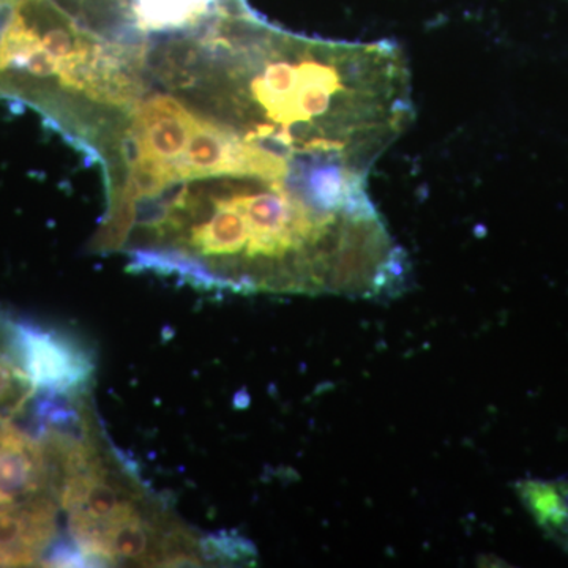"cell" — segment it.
Returning a JSON list of instances; mask_svg holds the SVG:
<instances>
[{
    "mask_svg": "<svg viewBox=\"0 0 568 568\" xmlns=\"http://www.w3.org/2000/svg\"><path fill=\"white\" fill-rule=\"evenodd\" d=\"M93 253L233 294L392 298L409 263L375 205L334 211L293 178L211 174L108 209Z\"/></svg>",
    "mask_w": 568,
    "mask_h": 568,
    "instance_id": "obj_1",
    "label": "cell"
},
{
    "mask_svg": "<svg viewBox=\"0 0 568 568\" xmlns=\"http://www.w3.org/2000/svg\"><path fill=\"white\" fill-rule=\"evenodd\" d=\"M515 488L538 528L568 552V480L526 478Z\"/></svg>",
    "mask_w": 568,
    "mask_h": 568,
    "instance_id": "obj_5",
    "label": "cell"
},
{
    "mask_svg": "<svg viewBox=\"0 0 568 568\" xmlns=\"http://www.w3.org/2000/svg\"><path fill=\"white\" fill-rule=\"evenodd\" d=\"M13 324L14 317L0 310V422L20 420L41 394L21 364Z\"/></svg>",
    "mask_w": 568,
    "mask_h": 568,
    "instance_id": "obj_4",
    "label": "cell"
},
{
    "mask_svg": "<svg viewBox=\"0 0 568 568\" xmlns=\"http://www.w3.org/2000/svg\"><path fill=\"white\" fill-rule=\"evenodd\" d=\"M145 69L149 88L293 163L335 162L368 175L414 119L396 44L297 36L239 0L200 28L153 41Z\"/></svg>",
    "mask_w": 568,
    "mask_h": 568,
    "instance_id": "obj_2",
    "label": "cell"
},
{
    "mask_svg": "<svg viewBox=\"0 0 568 568\" xmlns=\"http://www.w3.org/2000/svg\"><path fill=\"white\" fill-rule=\"evenodd\" d=\"M14 345L26 373L48 394H80L91 388L88 349L71 335L14 317Z\"/></svg>",
    "mask_w": 568,
    "mask_h": 568,
    "instance_id": "obj_3",
    "label": "cell"
},
{
    "mask_svg": "<svg viewBox=\"0 0 568 568\" xmlns=\"http://www.w3.org/2000/svg\"><path fill=\"white\" fill-rule=\"evenodd\" d=\"M14 0H0V39H2L3 29L9 21Z\"/></svg>",
    "mask_w": 568,
    "mask_h": 568,
    "instance_id": "obj_6",
    "label": "cell"
}]
</instances>
